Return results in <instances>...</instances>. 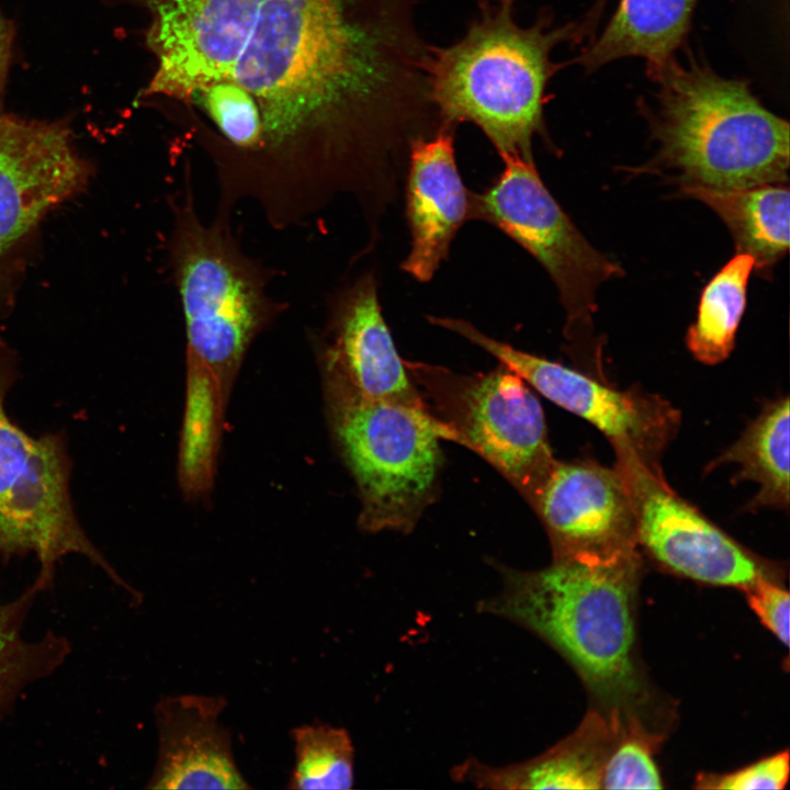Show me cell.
I'll return each instance as SVG.
<instances>
[{"instance_id": "cell-29", "label": "cell", "mask_w": 790, "mask_h": 790, "mask_svg": "<svg viewBox=\"0 0 790 790\" xmlns=\"http://www.w3.org/2000/svg\"><path fill=\"white\" fill-rule=\"evenodd\" d=\"M606 2H607V0H597L596 1V4L591 9L586 22L583 25V29L585 32H587L588 29H592L594 25L598 22L599 16L603 10Z\"/></svg>"}, {"instance_id": "cell-27", "label": "cell", "mask_w": 790, "mask_h": 790, "mask_svg": "<svg viewBox=\"0 0 790 790\" xmlns=\"http://www.w3.org/2000/svg\"><path fill=\"white\" fill-rule=\"evenodd\" d=\"M760 622L786 646L789 645L790 596L778 579L761 578L743 590Z\"/></svg>"}, {"instance_id": "cell-7", "label": "cell", "mask_w": 790, "mask_h": 790, "mask_svg": "<svg viewBox=\"0 0 790 790\" xmlns=\"http://www.w3.org/2000/svg\"><path fill=\"white\" fill-rule=\"evenodd\" d=\"M14 350L0 338V562L33 554L41 591L50 588L57 564L76 554L99 566L116 585L136 594L89 539L72 504V463L61 431L31 436L5 410L18 379Z\"/></svg>"}, {"instance_id": "cell-28", "label": "cell", "mask_w": 790, "mask_h": 790, "mask_svg": "<svg viewBox=\"0 0 790 790\" xmlns=\"http://www.w3.org/2000/svg\"><path fill=\"white\" fill-rule=\"evenodd\" d=\"M15 27L0 9V112L9 76V68L12 58Z\"/></svg>"}, {"instance_id": "cell-22", "label": "cell", "mask_w": 790, "mask_h": 790, "mask_svg": "<svg viewBox=\"0 0 790 790\" xmlns=\"http://www.w3.org/2000/svg\"><path fill=\"white\" fill-rule=\"evenodd\" d=\"M754 267L749 255L737 253L703 289L697 320L686 336L688 349L700 362L719 363L733 350Z\"/></svg>"}, {"instance_id": "cell-17", "label": "cell", "mask_w": 790, "mask_h": 790, "mask_svg": "<svg viewBox=\"0 0 790 790\" xmlns=\"http://www.w3.org/2000/svg\"><path fill=\"white\" fill-rule=\"evenodd\" d=\"M621 724L617 716L591 710L573 734L543 755L499 769L472 764L469 779L493 788L600 789L602 768Z\"/></svg>"}, {"instance_id": "cell-1", "label": "cell", "mask_w": 790, "mask_h": 790, "mask_svg": "<svg viewBox=\"0 0 790 790\" xmlns=\"http://www.w3.org/2000/svg\"><path fill=\"white\" fill-rule=\"evenodd\" d=\"M158 58L146 89L190 100L232 81L258 105L267 183H297L372 162L410 117L421 88L411 0H149Z\"/></svg>"}, {"instance_id": "cell-16", "label": "cell", "mask_w": 790, "mask_h": 790, "mask_svg": "<svg viewBox=\"0 0 790 790\" xmlns=\"http://www.w3.org/2000/svg\"><path fill=\"white\" fill-rule=\"evenodd\" d=\"M454 126L415 138L408 149L406 216L410 249L402 268L428 282L449 255L460 227L470 219V195L454 158Z\"/></svg>"}, {"instance_id": "cell-19", "label": "cell", "mask_w": 790, "mask_h": 790, "mask_svg": "<svg viewBox=\"0 0 790 790\" xmlns=\"http://www.w3.org/2000/svg\"><path fill=\"white\" fill-rule=\"evenodd\" d=\"M702 201L730 229L737 253L749 255L758 270L771 268L789 248L790 192L781 184L734 190L681 187Z\"/></svg>"}, {"instance_id": "cell-8", "label": "cell", "mask_w": 790, "mask_h": 790, "mask_svg": "<svg viewBox=\"0 0 790 790\" xmlns=\"http://www.w3.org/2000/svg\"><path fill=\"white\" fill-rule=\"evenodd\" d=\"M405 365L456 443L486 460L532 507L557 460L543 409L529 385L503 364L477 374L406 360Z\"/></svg>"}, {"instance_id": "cell-20", "label": "cell", "mask_w": 790, "mask_h": 790, "mask_svg": "<svg viewBox=\"0 0 790 790\" xmlns=\"http://www.w3.org/2000/svg\"><path fill=\"white\" fill-rule=\"evenodd\" d=\"M734 463L740 466L735 481H753L758 493L749 509L789 506V398L767 404L743 435L709 466Z\"/></svg>"}, {"instance_id": "cell-10", "label": "cell", "mask_w": 790, "mask_h": 790, "mask_svg": "<svg viewBox=\"0 0 790 790\" xmlns=\"http://www.w3.org/2000/svg\"><path fill=\"white\" fill-rule=\"evenodd\" d=\"M92 170L67 122L0 112V316L13 305L41 222L81 193Z\"/></svg>"}, {"instance_id": "cell-21", "label": "cell", "mask_w": 790, "mask_h": 790, "mask_svg": "<svg viewBox=\"0 0 790 790\" xmlns=\"http://www.w3.org/2000/svg\"><path fill=\"white\" fill-rule=\"evenodd\" d=\"M38 592L33 584L18 598L0 602V714L9 711L26 687L50 676L70 653L69 642L53 632L37 641L23 636Z\"/></svg>"}, {"instance_id": "cell-23", "label": "cell", "mask_w": 790, "mask_h": 790, "mask_svg": "<svg viewBox=\"0 0 790 790\" xmlns=\"http://www.w3.org/2000/svg\"><path fill=\"white\" fill-rule=\"evenodd\" d=\"M294 766L290 789H350L354 782V753L342 727L314 722L291 730Z\"/></svg>"}, {"instance_id": "cell-11", "label": "cell", "mask_w": 790, "mask_h": 790, "mask_svg": "<svg viewBox=\"0 0 790 790\" xmlns=\"http://www.w3.org/2000/svg\"><path fill=\"white\" fill-rule=\"evenodd\" d=\"M614 467L633 507L637 543L666 569L692 580L744 590L778 572L682 499L659 464L616 450Z\"/></svg>"}, {"instance_id": "cell-13", "label": "cell", "mask_w": 790, "mask_h": 790, "mask_svg": "<svg viewBox=\"0 0 790 790\" xmlns=\"http://www.w3.org/2000/svg\"><path fill=\"white\" fill-rule=\"evenodd\" d=\"M553 556L636 551V522L617 469L590 460L556 461L532 506Z\"/></svg>"}, {"instance_id": "cell-4", "label": "cell", "mask_w": 790, "mask_h": 790, "mask_svg": "<svg viewBox=\"0 0 790 790\" xmlns=\"http://www.w3.org/2000/svg\"><path fill=\"white\" fill-rule=\"evenodd\" d=\"M658 86L647 110L656 160L681 187L734 190L782 184L789 170V124L764 108L745 80L726 79L692 59L648 64Z\"/></svg>"}, {"instance_id": "cell-2", "label": "cell", "mask_w": 790, "mask_h": 790, "mask_svg": "<svg viewBox=\"0 0 790 790\" xmlns=\"http://www.w3.org/2000/svg\"><path fill=\"white\" fill-rule=\"evenodd\" d=\"M639 551L553 556L531 572L508 571L493 612L526 625L556 648L622 722L641 720L647 696L636 661Z\"/></svg>"}, {"instance_id": "cell-6", "label": "cell", "mask_w": 790, "mask_h": 790, "mask_svg": "<svg viewBox=\"0 0 790 790\" xmlns=\"http://www.w3.org/2000/svg\"><path fill=\"white\" fill-rule=\"evenodd\" d=\"M329 373L332 428L358 486L361 527L411 531L438 493L440 440L455 436L429 409L363 396Z\"/></svg>"}, {"instance_id": "cell-24", "label": "cell", "mask_w": 790, "mask_h": 790, "mask_svg": "<svg viewBox=\"0 0 790 790\" xmlns=\"http://www.w3.org/2000/svg\"><path fill=\"white\" fill-rule=\"evenodd\" d=\"M188 377L182 473L185 486L198 490L208 483L211 476L222 385L196 369H188Z\"/></svg>"}, {"instance_id": "cell-15", "label": "cell", "mask_w": 790, "mask_h": 790, "mask_svg": "<svg viewBox=\"0 0 790 790\" xmlns=\"http://www.w3.org/2000/svg\"><path fill=\"white\" fill-rule=\"evenodd\" d=\"M224 696L171 695L156 704L157 759L149 789H249L221 722Z\"/></svg>"}, {"instance_id": "cell-12", "label": "cell", "mask_w": 790, "mask_h": 790, "mask_svg": "<svg viewBox=\"0 0 790 790\" xmlns=\"http://www.w3.org/2000/svg\"><path fill=\"white\" fill-rule=\"evenodd\" d=\"M429 321L478 346L548 399L592 424L613 450H628L659 464L663 450L676 436L679 413L658 395L637 388L619 391L492 338L464 319L430 316Z\"/></svg>"}, {"instance_id": "cell-9", "label": "cell", "mask_w": 790, "mask_h": 790, "mask_svg": "<svg viewBox=\"0 0 790 790\" xmlns=\"http://www.w3.org/2000/svg\"><path fill=\"white\" fill-rule=\"evenodd\" d=\"M504 170L482 193L470 195V219L497 227L546 270L566 312L565 336L588 332L598 287L621 267L594 248L542 182L533 159L501 156Z\"/></svg>"}, {"instance_id": "cell-3", "label": "cell", "mask_w": 790, "mask_h": 790, "mask_svg": "<svg viewBox=\"0 0 790 790\" xmlns=\"http://www.w3.org/2000/svg\"><path fill=\"white\" fill-rule=\"evenodd\" d=\"M516 0H482L466 33L447 47L428 46L429 99L441 125L475 124L499 156L533 159L532 140L546 135L545 88L555 71L550 53L576 35L541 16L529 27L514 16Z\"/></svg>"}, {"instance_id": "cell-5", "label": "cell", "mask_w": 790, "mask_h": 790, "mask_svg": "<svg viewBox=\"0 0 790 790\" xmlns=\"http://www.w3.org/2000/svg\"><path fill=\"white\" fill-rule=\"evenodd\" d=\"M190 174L188 167L184 193L171 201L168 263L184 318L188 366L222 385L286 306L269 294L273 271L242 250L232 216L201 219Z\"/></svg>"}, {"instance_id": "cell-26", "label": "cell", "mask_w": 790, "mask_h": 790, "mask_svg": "<svg viewBox=\"0 0 790 790\" xmlns=\"http://www.w3.org/2000/svg\"><path fill=\"white\" fill-rule=\"evenodd\" d=\"M789 777V753L782 751L727 774H701L700 789L756 790L785 788Z\"/></svg>"}, {"instance_id": "cell-14", "label": "cell", "mask_w": 790, "mask_h": 790, "mask_svg": "<svg viewBox=\"0 0 790 790\" xmlns=\"http://www.w3.org/2000/svg\"><path fill=\"white\" fill-rule=\"evenodd\" d=\"M328 307L324 341L328 371L363 396L429 409L396 350L373 274L336 292Z\"/></svg>"}, {"instance_id": "cell-18", "label": "cell", "mask_w": 790, "mask_h": 790, "mask_svg": "<svg viewBox=\"0 0 790 790\" xmlns=\"http://www.w3.org/2000/svg\"><path fill=\"white\" fill-rule=\"evenodd\" d=\"M697 0H621L603 33L578 58L592 71L609 61L639 56L648 64L672 57L690 27Z\"/></svg>"}, {"instance_id": "cell-25", "label": "cell", "mask_w": 790, "mask_h": 790, "mask_svg": "<svg viewBox=\"0 0 790 790\" xmlns=\"http://www.w3.org/2000/svg\"><path fill=\"white\" fill-rule=\"evenodd\" d=\"M658 736L637 721L622 723L602 768L600 789H662L654 759Z\"/></svg>"}]
</instances>
